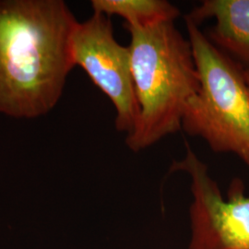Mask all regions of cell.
Returning a JSON list of instances; mask_svg holds the SVG:
<instances>
[{"label":"cell","mask_w":249,"mask_h":249,"mask_svg":"<svg viewBox=\"0 0 249 249\" xmlns=\"http://www.w3.org/2000/svg\"><path fill=\"white\" fill-rule=\"evenodd\" d=\"M78 22L62 0H0V113L36 118L56 106Z\"/></svg>","instance_id":"1"},{"label":"cell","mask_w":249,"mask_h":249,"mask_svg":"<svg viewBox=\"0 0 249 249\" xmlns=\"http://www.w3.org/2000/svg\"><path fill=\"white\" fill-rule=\"evenodd\" d=\"M140 116L125 144L142 151L182 129L187 104L200 89L188 39L165 22L147 29L125 27Z\"/></svg>","instance_id":"2"},{"label":"cell","mask_w":249,"mask_h":249,"mask_svg":"<svg viewBox=\"0 0 249 249\" xmlns=\"http://www.w3.org/2000/svg\"><path fill=\"white\" fill-rule=\"evenodd\" d=\"M200 89L187 104L182 129L218 153H232L249 166V89L244 67L185 18Z\"/></svg>","instance_id":"3"},{"label":"cell","mask_w":249,"mask_h":249,"mask_svg":"<svg viewBox=\"0 0 249 249\" xmlns=\"http://www.w3.org/2000/svg\"><path fill=\"white\" fill-rule=\"evenodd\" d=\"M185 142L187 152L174 160L170 172H186L190 178L191 238L188 249H249V194L240 178L231 180L223 197L208 165Z\"/></svg>","instance_id":"4"},{"label":"cell","mask_w":249,"mask_h":249,"mask_svg":"<svg viewBox=\"0 0 249 249\" xmlns=\"http://www.w3.org/2000/svg\"><path fill=\"white\" fill-rule=\"evenodd\" d=\"M75 66H80L116 108V128L131 133L140 116L128 46L120 45L110 17L94 13L78 22L71 39Z\"/></svg>","instance_id":"5"},{"label":"cell","mask_w":249,"mask_h":249,"mask_svg":"<svg viewBox=\"0 0 249 249\" xmlns=\"http://www.w3.org/2000/svg\"><path fill=\"white\" fill-rule=\"evenodd\" d=\"M187 16L197 25L213 18L210 40L249 67V0H205Z\"/></svg>","instance_id":"6"},{"label":"cell","mask_w":249,"mask_h":249,"mask_svg":"<svg viewBox=\"0 0 249 249\" xmlns=\"http://www.w3.org/2000/svg\"><path fill=\"white\" fill-rule=\"evenodd\" d=\"M91 7L94 13L119 16L124 26L137 29L174 22L180 16V10L165 0H92Z\"/></svg>","instance_id":"7"},{"label":"cell","mask_w":249,"mask_h":249,"mask_svg":"<svg viewBox=\"0 0 249 249\" xmlns=\"http://www.w3.org/2000/svg\"><path fill=\"white\" fill-rule=\"evenodd\" d=\"M244 77H245V80H246L247 85H248L249 89V67L244 68Z\"/></svg>","instance_id":"8"}]
</instances>
